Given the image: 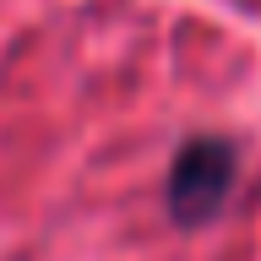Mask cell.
<instances>
[{"mask_svg": "<svg viewBox=\"0 0 261 261\" xmlns=\"http://www.w3.org/2000/svg\"><path fill=\"white\" fill-rule=\"evenodd\" d=\"M234 142L223 136H191L169 163V218L179 228H201L223 212L228 191H234Z\"/></svg>", "mask_w": 261, "mask_h": 261, "instance_id": "obj_1", "label": "cell"}]
</instances>
